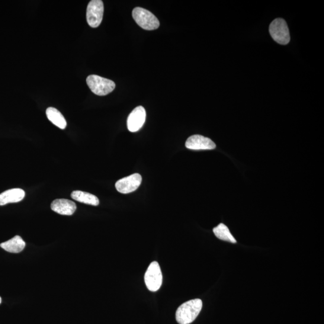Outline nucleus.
<instances>
[{
  "instance_id": "obj_16",
  "label": "nucleus",
  "mask_w": 324,
  "mask_h": 324,
  "mask_svg": "<svg viewBox=\"0 0 324 324\" xmlns=\"http://www.w3.org/2000/svg\"><path fill=\"white\" fill-rule=\"evenodd\" d=\"M2 298H1V297H0V304H1V303H2Z\"/></svg>"
},
{
  "instance_id": "obj_10",
  "label": "nucleus",
  "mask_w": 324,
  "mask_h": 324,
  "mask_svg": "<svg viewBox=\"0 0 324 324\" xmlns=\"http://www.w3.org/2000/svg\"><path fill=\"white\" fill-rule=\"evenodd\" d=\"M51 207L54 212L65 216H71L76 210V205L74 202L66 199H58L54 200L51 204Z\"/></svg>"
},
{
  "instance_id": "obj_2",
  "label": "nucleus",
  "mask_w": 324,
  "mask_h": 324,
  "mask_svg": "<svg viewBox=\"0 0 324 324\" xmlns=\"http://www.w3.org/2000/svg\"><path fill=\"white\" fill-rule=\"evenodd\" d=\"M86 81L91 91L98 96L108 95L113 91L115 88L114 81L98 75H89Z\"/></svg>"
},
{
  "instance_id": "obj_7",
  "label": "nucleus",
  "mask_w": 324,
  "mask_h": 324,
  "mask_svg": "<svg viewBox=\"0 0 324 324\" xmlns=\"http://www.w3.org/2000/svg\"><path fill=\"white\" fill-rule=\"evenodd\" d=\"M142 182V176L139 174H133L119 179L115 183V188L121 194H127L135 191Z\"/></svg>"
},
{
  "instance_id": "obj_8",
  "label": "nucleus",
  "mask_w": 324,
  "mask_h": 324,
  "mask_svg": "<svg viewBox=\"0 0 324 324\" xmlns=\"http://www.w3.org/2000/svg\"><path fill=\"white\" fill-rule=\"evenodd\" d=\"M146 111L142 106L134 108L128 117L127 129L131 132L139 131L145 123Z\"/></svg>"
},
{
  "instance_id": "obj_11",
  "label": "nucleus",
  "mask_w": 324,
  "mask_h": 324,
  "mask_svg": "<svg viewBox=\"0 0 324 324\" xmlns=\"http://www.w3.org/2000/svg\"><path fill=\"white\" fill-rule=\"evenodd\" d=\"M25 193L21 189H9L0 194V206L11 203H17L24 198Z\"/></svg>"
},
{
  "instance_id": "obj_12",
  "label": "nucleus",
  "mask_w": 324,
  "mask_h": 324,
  "mask_svg": "<svg viewBox=\"0 0 324 324\" xmlns=\"http://www.w3.org/2000/svg\"><path fill=\"white\" fill-rule=\"evenodd\" d=\"M25 245L26 244L23 239L20 236H17L8 241L2 243L0 247L8 252L18 253L24 249Z\"/></svg>"
},
{
  "instance_id": "obj_4",
  "label": "nucleus",
  "mask_w": 324,
  "mask_h": 324,
  "mask_svg": "<svg viewBox=\"0 0 324 324\" xmlns=\"http://www.w3.org/2000/svg\"><path fill=\"white\" fill-rule=\"evenodd\" d=\"M269 33L274 40L281 44H287L290 41V34L286 21L282 18L275 19L269 27Z\"/></svg>"
},
{
  "instance_id": "obj_13",
  "label": "nucleus",
  "mask_w": 324,
  "mask_h": 324,
  "mask_svg": "<svg viewBox=\"0 0 324 324\" xmlns=\"http://www.w3.org/2000/svg\"><path fill=\"white\" fill-rule=\"evenodd\" d=\"M73 200L79 203L98 206L100 203L99 198L96 196L81 191H73L71 194Z\"/></svg>"
},
{
  "instance_id": "obj_3",
  "label": "nucleus",
  "mask_w": 324,
  "mask_h": 324,
  "mask_svg": "<svg viewBox=\"0 0 324 324\" xmlns=\"http://www.w3.org/2000/svg\"><path fill=\"white\" fill-rule=\"evenodd\" d=\"M134 20L141 28L146 30H155L160 26V22L156 16L142 8H135L133 10Z\"/></svg>"
},
{
  "instance_id": "obj_15",
  "label": "nucleus",
  "mask_w": 324,
  "mask_h": 324,
  "mask_svg": "<svg viewBox=\"0 0 324 324\" xmlns=\"http://www.w3.org/2000/svg\"><path fill=\"white\" fill-rule=\"evenodd\" d=\"M213 233L217 238L232 243H236L237 241L230 233L228 227L225 224L220 223L213 229Z\"/></svg>"
},
{
  "instance_id": "obj_5",
  "label": "nucleus",
  "mask_w": 324,
  "mask_h": 324,
  "mask_svg": "<svg viewBox=\"0 0 324 324\" xmlns=\"http://www.w3.org/2000/svg\"><path fill=\"white\" fill-rule=\"evenodd\" d=\"M144 281L147 288L152 292L158 291L161 287L163 276L159 263L154 261L151 263L146 272Z\"/></svg>"
},
{
  "instance_id": "obj_14",
  "label": "nucleus",
  "mask_w": 324,
  "mask_h": 324,
  "mask_svg": "<svg viewBox=\"0 0 324 324\" xmlns=\"http://www.w3.org/2000/svg\"><path fill=\"white\" fill-rule=\"evenodd\" d=\"M47 116L51 123L56 125L61 129H65L67 126V122L61 112L53 107L48 108L46 111Z\"/></svg>"
},
{
  "instance_id": "obj_1",
  "label": "nucleus",
  "mask_w": 324,
  "mask_h": 324,
  "mask_svg": "<svg viewBox=\"0 0 324 324\" xmlns=\"http://www.w3.org/2000/svg\"><path fill=\"white\" fill-rule=\"evenodd\" d=\"M203 301L199 298L191 300L181 304L176 311L175 318L179 324L193 322L201 312Z\"/></svg>"
},
{
  "instance_id": "obj_9",
  "label": "nucleus",
  "mask_w": 324,
  "mask_h": 324,
  "mask_svg": "<svg viewBox=\"0 0 324 324\" xmlns=\"http://www.w3.org/2000/svg\"><path fill=\"white\" fill-rule=\"evenodd\" d=\"M186 148L193 150H213L216 149V144L208 137L199 134L191 136L186 142Z\"/></svg>"
},
{
  "instance_id": "obj_6",
  "label": "nucleus",
  "mask_w": 324,
  "mask_h": 324,
  "mask_svg": "<svg viewBox=\"0 0 324 324\" xmlns=\"http://www.w3.org/2000/svg\"><path fill=\"white\" fill-rule=\"evenodd\" d=\"M104 6L101 0H92L86 9V21L92 28H97L101 25L104 17Z\"/></svg>"
}]
</instances>
